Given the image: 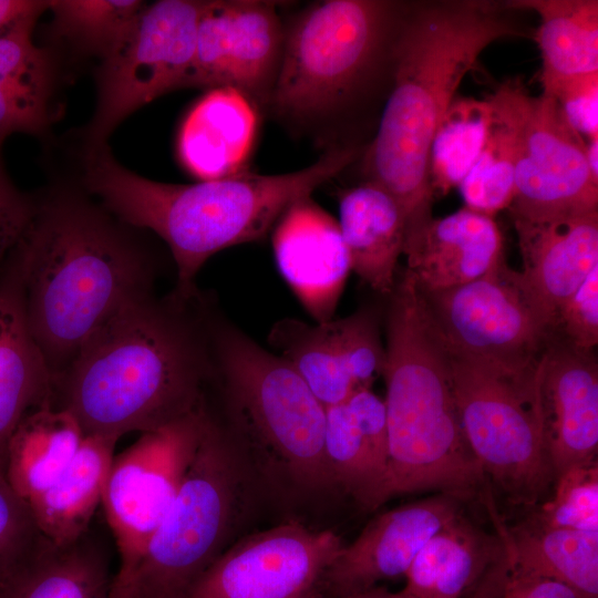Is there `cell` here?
Wrapping results in <instances>:
<instances>
[{"instance_id":"cell-1","label":"cell","mask_w":598,"mask_h":598,"mask_svg":"<svg viewBox=\"0 0 598 598\" xmlns=\"http://www.w3.org/2000/svg\"><path fill=\"white\" fill-rule=\"evenodd\" d=\"M206 306L143 296L122 308L55 379L52 405L84 435L120 439L174 422L205 404L212 378Z\"/></svg>"},{"instance_id":"cell-2","label":"cell","mask_w":598,"mask_h":598,"mask_svg":"<svg viewBox=\"0 0 598 598\" xmlns=\"http://www.w3.org/2000/svg\"><path fill=\"white\" fill-rule=\"evenodd\" d=\"M137 230L79 188L55 187L37 198L12 255L54 381L107 320L152 293L155 262Z\"/></svg>"},{"instance_id":"cell-3","label":"cell","mask_w":598,"mask_h":598,"mask_svg":"<svg viewBox=\"0 0 598 598\" xmlns=\"http://www.w3.org/2000/svg\"><path fill=\"white\" fill-rule=\"evenodd\" d=\"M505 4L435 1L403 4L390 55V92L362 173L405 217V240L432 216L431 144L465 74L493 42L522 34Z\"/></svg>"},{"instance_id":"cell-4","label":"cell","mask_w":598,"mask_h":598,"mask_svg":"<svg viewBox=\"0 0 598 598\" xmlns=\"http://www.w3.org/2000/svg\"><path fill=\"white\" fill-rule=\"evenodd\" d=\"M363 150L330 146L313 164L286 174L243 172L193 184L143 177L112 155L107 143L84 144L81 185L123 223L157 235L176 267L173 292L197 293L195 277L216 252L250 243L271 231L282 212L352 164Z\"/></svg>"},{"instance_id":"cell-5","label":"cell","mask_w":598,"mask_h":598,"mask_svg":"<svg viewBox=\"0 0 598 598\" xmlns=\"http://www.w3.org/2000/svg\"><path fill=\"white\" fill-rule=\"evenodd\" d=\"M385 339L388 468L382 505L421 491L471 496L486 477L461 426L451 355L408 269L390 293Z\"/></svg>"},{"instance_id":"cell-6","label":"cell","mask_w":598,"mask_h":598,"mask_svg":"<svg viewBox=\"0 0 598 598\" xmlns=\"http://www.w3.org/2000/svg\"><path fill=\"white\" fill-rule=\"evenodd\" d=\"M212 378L227 424L255 474L301 492L333 486L324 455L326 408L295 368L226 318L206 310Z\"/></svg>"},{"instance_id":"cell-7","label":"cell","mask_w":598,"mask_h":598,"mask_svg":"<svg viewBox=\"0 0 598 598\" xmlns=\"http://www.w3.org/2000/svg\"><path fill=\"white\" fill-rule=\"evenodd\" d=\"M388 0H323L285 23L283 51L267 111L300 132H324L390 72L402 10Z\"/></svg>"},{"instance_id":"cell-8","label":"cell","mask_w":598,"mask_h":598,"mask_svg":"<svg viewBox=\"0 0 598 598\" xmlns=\"http://www.w3.org/2000/svg\"><path fill=\"white\" fill-rule=\"evenodd\" d=\"M255 477L229 431L210 414L173 504L111 598H187L235 542Z\"/></svg>"},{"instance_id":"cell-9","label":"cell","mask_w":598,"mask_h":598,"mask_svg":"<svg viewBox=\"0 0 598 598\" xmlns=\"http://www.w3.org/2000/svg\"><path fill=\"white\" fill-rule=\"evenodd\" d=\"M450 355L461 426L485 477L514 504H536L555 477L542 431L540 360L511 368Z\"/></svg>"},{"instance_id":"cell-10","label":"cell","mask_w":598,"mask_h":598,"mask_svg":"<svg viewBox=\"0 0 598 598\" xmlns=\"http://www.w3.org/2000/svg\"><path fill=\"white\" fill-rule=\"evenodd\" d=\"M206 1L146 4L126 35L95 70L96 102L84 144L107 143L130 115L157 97L184 89L197 25Z\"/></svg>"},{"instance_id":"cell-11","label":"cell","mask_w":598,"mask_h":598,"mask_svg":"<svg viewBox=\"0 0 598 598\" xmlns=\"http://www.w3.org/2000/svg\"><path fill=\"white\" fill-rule=\"evenodd\" d=\"M420 291L451 354L523 368L540 360L553 337L550 316L505 260L471 282Z\"/></svg>"},{"instance_id":"cell-12","label":"cell","mask_w":598,"mask_h":598,"mask_svg":"<svg viewBox=\"0 0 598 598\" xmlns=\"http://www.w3.org/2000/svg\"><path fill=\"white\" fill-rule=\"evenodd\" d=\"M210 413L206 403L114 455L102 506L118 566L112 589L123 584L173 504L200 443Z\"/></svg>"},{"instance_id":"cell-13","label":"cell","mask_w":598,"mask_h":598,"mask_svg":"<svg viewBox=\"0 0 598 598\" xmlns=\"http://www.w3.org/2000/svg\"><path fill=\"white\" fill-rule=\"evenodd\" d=\"M332 530L289 522L235 540L187 598H320L323 576L342 547Z\"/></svg>"},{"instance_id":"cell-14","label":"cell","mask_w":598,"mask_h":598,"mask_svg":"<svg viewBox=\"0 0 598 598\" xmlns=\"http://www.w3.org/2000/svg\"><path fill=\"white\" fill-rule=\"evenodd\" d=\"M285 23L272 1L210 0L200 14L184 89L233 87L267 111L279 72Z\"/></svg>"},{"instance_id":"cell-15","label":"cell","mask_w":598,"mask_h":598,"mask_svg":"<svg viewBox=\"0 0 598 598\" xmlns=\"http://www.w3.org/2000/svg\"><path fill=\"white\" fill-rule=\"evenodd\" d=\"M508 209L513 219L525 220L598 212V177L587 143L548 94L528 96Z\"/></svg>"},{"instance_id":"cell-16","label":"cell","mask_w":598,"mask_h":598,"mask_svg":"<svg viewBox=\"0 0 598 598\" xmlns=\"http://www.w3.org/2000/svg\"><path fill=\"white\" fill-rule=\"evenodd\" d=\"M268 341L324 408L371 389L385 363L380 315L372 307L315 324L285 318L271 327Z\"/></svg>"},{"instance_id":"cell-17","label":"cell","mask_w":598,"mask_h":598,"mask_svg":"<svg viewBox=\"0 0 598 598\" xmlns=\"http://www.w3.org/2000/svg\"><path fill=\"white\" fill-rule=\"evenodd\" d=\"M458 502L441 493L377 515L342 545L323 576L320 598H342L404 576L429 538L460 514Z\"/></svg>"},{"instance_id":"cell-18","label":"cell","mask_w":598,"mask_h":598,"mask_svg":"<svg viewBox=\"0 0 598 598\" xmlns=\"http://www.w3.org/2000/svg\"><path fill=\"white\" fill-rule=\"evenodd\" d=\"M551 337L538 365L544 445L554 476L596 460L598 451V362Z\"/></svg>"},{"instance_id":"cell-19","label":"cell","mask_w":598,"mask_h":598,"mask_svg":"<svg viewBox=\"0 0 598 598\" xmlns=\"http://www.w3.org/2000/svg\"><path fill=\"white\" fill-rule=\"evenodd\" d=\"M278 270L316 322L333 319L351 271L338 220L311 195L290 204L271 229Z\"/></svg>"},{"instance_id":"cell-20","label":"cell","mask_w":598,"mask_h":598,"mask_svg":"<svg viewBox=\"0 0 598 598\" xmlns=\"http://www.w3.org/2000/svg\"><path fill=\"white\" fill-rule=\"evenodd\" d=\"M403 254L406 269L426 291L471 282L505 260L502 233L493 217L467 207L432 217L405 240Z\"/></svg>"},{"instance_id":"cell-21","label":"cell","mask_w":598,"mask_h":598,"mask_svg":"<svg viewBox=\"0 0 598 598\" xmlns=\"http://www.w3.org/2000/svg\"><path fill=\"white\" fill-rule=\"evenodd\" d=\"M323 446L333 486L368 511L380 507L388 468L383 400L363 389L326 408Z\"/></svg>"},{"instance_id":"cell-22","label":"cell","mask_w":598,"mask_h":598,"mask_svg":"<svg viewBox=\"0 0 598 598\" xmlns=\"http://www.w3.org/2000/svg\"><path fill=\"white\" fill-rule=\"evenodd\" d=\"M527 286L554 320L598 267V212L545 220L513 219Z\"/></svg>"},{"instance_id":"cell-23","label":"cell","mask_w":598,"mask_h":598,"mask_svg":"<svg viewBox=\"0 0 598 598\" xmlns=\"http://www.w3.org/2000/svg\"><path fill=\"white\" fill-rule=\"evenodd\" d=\"M13 254V252H12ZM0 278V475L9 440L31 410L53 401L54 380L30 328L13 255ZM4 478V477H3Z\"/></svg>"},{"instance_id":"cell-24","label":"cell","mask_w":598,"mask_h":598,"mask_svg":"<svg viewBox=\"0 0 598 598\" xmlns=\"http://www.w3.org/2000/svg\"><path fill=\"white\" fill-rule=\"evenodd\" d=\"M259 110L233 87H216L187 113L177 137L184 168L199 181L246 172L258 132Z\"/></svg>"},{"instance_id":"cell-25","label":"cell","mask_w":598,"mask_h":598,"mask_svg":"<svg viewBox=\"0 0 598 598\" xmlns=\"http://www.w3.org/2000/svg\"><path fill=\"white\" fill-rule=\"evenodd\" d=\"M338 224L351 271L373 290L390 295L406 230L398 202L380 185L364 181L340 193Z\"/></svg>"},{"instance_id":"cell-26","label":"cell","mask_w":598,"mask_h":598,"mask_svg":"<svg viewBox=\"0 0 598 598\" xmlns=\"http://www.w3.org/2000/svg\"><path fill=\"white\" fill-rule=\"evenodd\" d=\"M38 19L28 17L0 32V150L11 134H41L53 120L56 65L49 50L34 43Z\"/></svg>"},{"instance_id":"cell-27","label":"cell","mask_w":598,"mask_h":598,"mask_svg":"<svg viewBox=\"0 0 598 598\" xmlns=\"http://www.w3.org/2000/svg\"><path fill=\"white\" fill-rule=\"evenodd\" d=\"M503 553L493 538L457 514L432 535L406 570L409 598H462Z\"/></svg>"},{"instance_id":"cell-28","label":"cell","mask_w":598,"mask_h":598,"mask_svg":"<svg viewBox=\"0 0 598 598\" xmlns=\"http://www.w3.org/2000/svg\"><path fill=\"white\" fill-rule=\"evenodd\" d=\"M117 441L109 436L84 435L63 474L27 503L41 532L52 544H69L93 525Z\"/></svg>"},{"instance_id":"cell-29","label":"cell","mask_w":598,"mask_h":598,"mask_svg":"<svg viewBox=\"0 0 598 598\" xmlns=\"http://www.w3.org/2000/svg\"><path fill=\"white\" fill-rule=\"evenodd\" d=\"M112 548L93 525L65 545L51 542L0 598H111Z\"/></svg>"},{"instance_id":"cell-30","label":"cell","mask_w":598,"mask_h":598,"mask_svg":"<svg viewBox=\"0 0 598 598\" xmlns=\"http://www.w3.org/2000/svg\"><path fill=\"white\" fill-rule=\"evenodd\" d=\"M528 96L518 80L504 82L488 96L493 115L484 146L458 186L465 207L493 217L512 204Z\"/></svg>"},{"instance_id":"cell-31","label":"cell","mask_w":598,"mask_h":598,"mask_svg":"<svg viewBox=\"0 0 598 598\" xmlns=\"http://www.w3.org/2000/svg\"><path fill=\"white\" fill-rule=\"evenodd\" d=\"M83 437L70 411L50 404L31 410L9 440L4 480L28 503L63 474Z\"/></svg>"},{"instance_id":"cell-32","label":"cell","mask_w":598,"mask_h":598,"mask_svg":"<svg viewBox=\"0 0 598 598\" xmlns=\"http://www.w3.org/2000/svg\"><path fill=\"white\" fill-rule=\"evenodd\" d=\"M508 564L557 580L580 598H598V532L551 527L533 518L515 528L498 526Z\"/></svg>"},{"instance_id":"cell-33","label":"cell","mask_w":598,"mask_h":598,"mask_svg":"<svg viewBox=\"0 0 598 598\" xmlns=\"http://www.w3.org/2000/svg\"><path fill=\"white\" fill-rule=\"evenodd\" d=\"M504 4L509 10H533L539 17L535 39L542 56L543 92L598 73V1L518 0Z\"/></svg>"},{"instance_id":"cell-34","label":"cell","mask_w":598,"mask_h":598,"mask_svg":"<svg viewBox=\"0 0 598 598\" xmlns=\"http://www.w3.org/2000/svg\"><path fill=\"white\" fill-rule=\"evenodd\" d=\"M492 115L488 97H454L430 148L429 177L433 195H445L458 187L470 173L484 146Z\"/></svg>"},{"instance_id":"cell-35","label":"cell","mask_w":598,"mask_h":598,"mask_svg":"<svg viewBox=\"0 0 598 598\" xmlns=\"http://www.w3.org/2000/svg\"><path fill=\"white\" fill-rule=\"evenodd\" d=\"M147 3L140 0H50L52 33L73 51L102 60L126 35Z\"/></svg>"},{"instance_id":"cell-36","label":"cell","mask_w":598,"mask_h":598,"mask_svg":"<svg viewBox=\"0 0 598 598\" xmlns=\"http://www.w3.org/2000/svg\"><path fill=\"white\" fill-rule=\"evenodd\" d=\"M555 478L553 496L534 518L551 527L598 532L597 460L574 465Z\"/></svg>"},{"instance_id":"cell-37","label":"cell","mask_w":598,"mask_h":598,"mask_svg":"<svg viewBox=\"0 0 598 598\" xmlns=\"http://www.w3.org/2000/svg\"><path fill=\"white\" fill-rule=\"evenodd\" d=\"M49 542L29 505L0 475V592L39 556Z\"/></svg>"},{"instance_id":"cell-38","label":"cell","mask_w":598,"mask_h":598,"mask_svg":"<svg viewBox=\"0 0 598 598\" xmlns=\"http://www.w3.org/2000/svg\"><path fill=\"white\" fill-rule=\"evenodd\" d=\"M553 337L580 350L598 343V267L558 308Z\"/></svg>"},{"instance_id":"cell-39","label":"cell","mask_w":598,"mask_h":598,"mask_svg":"<svg viewBox=\"0 0 598 598\" xmlns=\"http://www.w3.org/2000/svg\"><path fill=\"white\" fill-rule=\"evenodd\" d=\"M569 125L587 142L598 140V73L566 81L548 92Z\"/></svg>"},{"instance_id":"cell-40","label":"cell","mask_w":598,"mask_h":598,"mask_svg":"<svg viewBox=\"0 0 598 598\" xmlns=\"http://www.w3.org/2000/svg\"><path fill=\"white\" fill-rule=\"evenodd\" d=\"M37 207V198L20 190L4 171L0 150V268L25 233Z\"/></svg>"},{"instance_id":"cell-41","label":"cell","mask_w":598,"mask_h":598,"mask_svg":"<svg viewBox=\"0 0 598 598\" xmlns=\"http://www.w3.org/2000/svg\"><path fill=\"white\" fill-rule=\"evenodd\" d=\"M508 563V560H507ZM502 598H580L568 586L517 569L508 564Z\"/></svg>"},{"instance_id":"cell-42","label":"cell","mask_w":598,"mask_h":598,"mask_svg":"<svg viewBox=\"0 0 598 598\" xmlns=\"http://www.w3.org/2000/svg\"><path fill=\"white\" fill-rule=\"evenodd\" d=\"M508 563L503 548L502 555L487 569L465 598H502L507 579Z\"/></svg>"},{"instance_id":"cell-43","label":"cell","mask_w":598,"mask_h":598,"mask_svg":"<svg viewBox=\"0 0 598 598\" xmlns=\"http://www.w3.org/2000/svg\"><path fill=\"white\" fill-rule=\"evenodd\" d=\"M50 0H0V32L16 22L41 16L49 9Z\"/></svg>"},{"instance_id":"cell-44","label":"cell","mask_w":598,"mask_h":598,"mask_svg":"<svg viewBox=\"0 0 598 598\" xmlns=\"http://www.w3.org/2000/svg\"><path fill=\"white\" fill-rule=\"evenodd\" d=\"M342 598H409V597H406L401 590L391 591L386 587L378 585L365 591H361V592L346 596Z\"/></svg>"}]
</instances>
